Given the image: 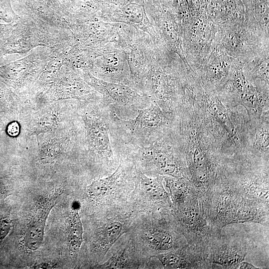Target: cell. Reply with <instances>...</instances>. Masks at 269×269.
Returning a JSON list of instances; mask_svg holds the SVG:
<instances>
[{"label": "cell", "instance_id": "cell-1", "mask_svg": "<svg viewBox=\"0 0 269 269\" xmlns=\"http://www.w3.org/2000/svg\"><path fill=\"white\" fill-rule=\"evenodd\" d=\"M128 233L140 253L149 260L187 244L172 211L139 213Z\"/></svg>", "mask_w": 269, "mask_h": 269}, {"label": "cell", "instance_id": "cell-2", "mask_svg": "<svg viewBox=\"0 0 269 269\" xmlns=\"http://www.w3.org/2000/svg\"><path fill=\"white\" fill-rule=\"evenodd\" d=\"M135 168L133 159L121 153L118 167L111 174L93 180L86 187L87 197L98 215L123 208L129 204L135 184Z\"/></svg>", "mask_w": 269, "mask_h": 269}, {"label": "cell", "instance_id": "cell-3", "mask_svg": "<svg viewBox=\"0 0 269 269\" xmlns=\"http://www.w3.org/2000/svg\"><path fill=\"white\" fill-rule=\"evenodd\" d=\"M109 115V111L101 104L88 106L81 113L89 154L106 176L115 170L120 161L111 145Z\"/></svg>", "mask_w": 269, "mask_h": 269}, {"label": "cell", "instance_id": "cell-4", "mask_svg": "<svg viewBox=\"0 0 269 269\" xmlns=\"http://www.w3.org/2000/svg\"><path fill=\"white\" fill-rule=\"evenodd\" d=\"M172 214L187 244L207 259L209 247L221 237L222 231L210 220L201 196L198 195L185 204L172 208Z\"/></svg>", "mask_w": 269, "mask_h": 269}, {"label": "cell", "instance_id": "cell-5", "mask_svg": "<svg viewBox=\"0 0 269 269\" xmlns=\"http://www.w3.org/2000/svg\"><path fill=\"white\" fill-rule=\"evenodd\" d=\"M162 137L147 146L132 145L130 151L126 154L133 159L135 166L147 176L188 178L185 160Z\"/></svg>", "mask_w": 269, "mask_h": 269}, {"label": "cell", "instance_id": "cell-6", "mask_svg": "<svg viewBox=\"0 0 269 269\" xmlns=\"http://www.w3.org/2000/svg\"><path fill=\"white\" fill-rule=\"evenodd\" d=\"M110 120L118 133L131 145L147 146L162 136L167 120L160 108L151 102L147 107L138 109L134 118L125 120L110 112Z\"/></svg>", "mask_w": 269, "mask_h": 269}, {"label": "cell", "instance_id": "cell-7", "mask_svg": "<svg viewBox=\"0 0 269 269\" xmlns=\"http://www.w3.org/2000/svg\"><path fill=\"white\" fill-rule=\"evenodd\" d=\"M139 213L128 204L106 213L98 215L99 219L92 230L89 250L95 262L100 263L113 245L127 233Z\"/></svg>", "mask_w": 269, "mask_h": 269}, {"label": "cell", "instance_id": "cell-8", "mask_svg": "<svg viewBox=\"0 0 269 269\" xmlns=\"http://www.w3.org/2000/svg\"><path fill=\"white\" fill-rule=\"evenodd\" d=\"M82 77L88 85L102 95L101 105L121 118L122 114H133L134 111L137 113L138 109L151 103L147 97L127 85L105 81L88 71H84Z\"/></svg>", "mask_w": 269, "mask_h": 269}, {"label": "cell", "instance_id": "cell-9", "mask_svg": "<svg viewBox=\"0 0 269 269\" xmlns=\"http://www.w3.org/2000/svg\"><path fill=\"white\" fill-rule=\"evenodd\" d=\"M226 173L220 176L203 198L208 215L220 230L233 223L242 198Z\"/></svg>", "mask_w": 269, "mask_h": 269}, {"label": "cell", "instance_id": "cell-10", "mask_svg": "<svg viewBox=\"0 0 269 269\" xmlns=\"http://www.w3.org/2000/svg\"><path fill=\"white\" fill-rule=\"evenodd\" d=\"M135 184L129 205L138 213L172 211V204L164 186L163 176H147L135 166Z\"/></svg>", "mask_w": 269, "mask_h": 269}, {"label": "cell", "instance_id": "cell-11", "mask_svg": "<svg viewBox=\"0 0 269 269\" xmlns=\"http://www.w3.org/2000/svg\"><path fill=\"white\" fill-rule=\"evenodd\" d=\"M252 248L253 244L247 240L221 235L209 247L207 259L212 265L224 269H236L240 263L245 261Z\"/></svg>", "mask_w": 269, "mask_h": 269}, {"label": "cell", "instance_id": "cell-12", "mask_svg": "<svg viewBox=\"0 0 269 269\" xmlns=\"http://www.w3.org/2000/svg\"><path fill=\"white\" fill-rule=\"evenodd\" d=\"M45 87L46 90L41 98L46 103L68 99L87 101L95 96V92L84 80L72 72L61 70L57 78Z\"/></svg>", "mask_w": 269, "mask_h": 269}, {"label": "cell", "instance_id": "cell-13", "mask_svg": "<svg viewBox=\"0 0 269 269\" xmlns=\"http://www.w3.org/2000/svg\"><path fill=\"white\" fill-rule=\"evenodd\" d=\"M107 260L94 266L97 269H149L151 260L142 255L127 232L111 248Z\"/></svg>", "mask_w": 269, "mask_h": 269}, {"label": "cell", "instance_id": "cell-14", "mask_svg": "<svg viewBox=\"0 0 269 269\" xmlns=\"http://www.w3.org/2000/svg\"><path fill=\"white\" fill-rule=\"evenodd\" d=\"M47 57L30 54L0 67V81L13 88L22 87L38 79L47 64Z\"/></svg>", "mask_w": 269, "mask_h": 269}, {"label": "cell", "instance_id": "cell-15", "mask_svg": "<svg viewBox=\"0 0 269 269\" xmlns=\"http://www.w3.org/2000/svg\"><path fill=\"white\" fill-rule=\"evenodd\" d=\"M236 174H227L239 194L243 197L269 206L268 168L240 169Z\"/></svg>", "mask_w": 269, "mask_h": 269}, {"label": "cell", "instance_id": "cell-16", "mask_svg": "<svg viewBox=\"0 0 269 269\" xmlns=\"http://www.w3.org/2000/svg\"><path fill=\"white\" fill-rule=\"evenodd\" d=\"M62 193V189H57L40 198L34 205L24 232V243L29 250H36L41 245L47 218Z\"/></svg>", "mask_w": 269, "mask_h": 269}, {"label": "cell", "instance_id": "cell-17", "mask_svg": "<svg viewBox=\"0 0 269 269\" xmlns=\"http://www.w3.org/2000/svg\"><path fill=\"white\" fill-rule=\"evenodd\" d=\"M153 258L157 259L164 269H211L213 267L202 253L188 244L181 249Z\"/></svg>", "mask_w": 269, "mask_h": 269}, {"label": "cell", "instance_id": "cell-18", "mask_svg": "<svg viewBox=\"0 0 269 269\" xmlns=\"http://www.w3.org/2000/svg\"><path fill=\"white\" fill-rule=\"evenodd\" d=\"M62 113L58 104H52L35 114L30 123V134L38 135L53 132L62 123Z\"/></svg>", "mask_w": 269, "mask_h": 269}, {"label": "cell", "instance_id": "cell-19", "mask_svg": "<svg viewBox=\"0 0 269 269\" xmlns=\"http://www.w3.org/2000/svg\"><path fill=\"white\" fill-rule=\"evenodd\" d=\"M163 181L167 189L173 208L181 206L200 195L188 178L163 176Z\"/></svg>", "mask_w": 269, "mask_h": 269}, {"label": "cell", "instance_id": "cell-20", "mask_svg": "<svg viewBox=\"0 0 269 269\" xmlns=\"http://www.w3.org/2000/svg\"><path fill=\"white\" fill-rule=\"evenodd\" d=\"M70 138L66 135L51 137L43 140L39 146L37 160L41 163L54 162L60 157Z\"/></svg>", "mask_w": 269, "mask_h": 269}, {"label": "cell", "instance_id": "cell-21", "mask_svg": "<svg viewBox=\"0 0 269 269\" xmlns=\"http://www.w3.org/2000/svg\"><path fill=\"white\" fill-rule=\"evenodd\" d=\"M79 210L78 208L72 209L68 219L67 245L75 258L83 241V227Z\"/></svg>", "mask_w": 269, "mask_h": 269}, {"label": "cell", "instance_id": "cell-22", "mask_svg": "<svg viewBox=\"0 0 269 269\" xmlns=\"http://www.w3.org/2000/svg\"><path fill=\"white\" fill-rule=\"evenodd\" d=\"M122 12L126 19L138 26L141 25L144 16L143 6L137 3H128L122 8Z\"/></svg>", "mask_w": 269, "mask_h": 269}, {"label": "cell", "instance_id": "cell-23", "mask_svg": "<svg viewBox=\"0 0 269 269\" xmlns=\"http://www.w3.org/2000/svg\"><path fill=\"white\" fill-rule=\"evenodd\" d=\"M18 18L11 7L10 0H0V20L12 23L18 20Z\"/></svg>", "mask_w": 269, "mask_h": 269}, {"label": "cell", "instance_id": "cell-24", "mask_svg": "<svg viewBox=\"0 0 269 269\" xmlns=\"http://www.w3.org/2000/svg\"><path fill=\"white\" fill-rule=\"evenodd\" d=\"M14 26L13 23L7 24L0 23V46L10 35L13 30Z\"/></svg>", "mask_w": 269, "mask_h": 269}, {"label": "cell", "instance_id": "cell-25", "mask_svg": "<svg viewBox=\"0 0 269 269\" xmlns=\"http://www.w3.org/2000/svg\"><path fill=\"white\" fill-rule=\"evenodd\" d=\"M11 227V221L4 218L0 220V240H2L9 233Z\"/></svg>", "mask_w": 269, "mask_h": 269}, {"label": "cell", "instance_id": "cell-26", "mask_svg": "<svg viewBox=\"0 0 269 269\" xmlns=\"http://www.w3.org/2000/svg\"><path fill=\"white\" fill-rule=\"evenodd\" d=\"M7 133L10 136L14 137L18 135L20 132V127L16 122L10 123L6 129Z\"/></svg>", "mask_w": 269, "mask_h": 269}, {"label": "cell", "instance_id": "cell-27", "mask_svg": "<svg viewBox=\"0 0 269 269\" xmlns=\"http://www.w3.org/2000/svg\"><path fill=\"white\" fill-rule=\"evenodd\" d=\"M257 267L254 266L252 264L248 263L245 262H242L240 263L236 269H257Z\"/></svg>", "mask_w": 269, "mask_h": 269}]
</instances>
